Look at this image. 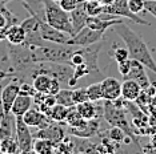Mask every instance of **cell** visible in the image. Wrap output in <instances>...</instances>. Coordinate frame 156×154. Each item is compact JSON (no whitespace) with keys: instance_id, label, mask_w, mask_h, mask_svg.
Masks as SVG:
<instances>
[{"instance_id":"cell-1","label":"cell","mask_w":156,"mask_h":154,"mask_svg":"<svg viewBox=\"0 0 156 154\" xmlns=\"http://www.w3.org/2000/svg\"><path fill=\"white\" fill-rule=\"evenodd\" d=\"M112 28L124 41L126 48L128 49L129 59L140 61L147 69H150L152 72H156V64L154 61V57H152L150 48L147 47V44H145V41L143 38L123 22L119 24H115Z\"/></svg>"},{"instance_id":"cell-2","label":"cell","mask_w":156,"mask_h":154,"mask_svg":"<svg viewBox=\"0 0 156 154\" xmlns=\"http://www.w3.org/2000/svg\"><path fill=\"white\" fill-rule=\"evenodd\" d=\"M44 4V20L49 25L59 31L73 36V28L71 23V15L69 12L64 11L55 0H43Z\"/></svg>"},{"instance_id":"cell-3","label":"cell","mask_w":156,"mask_h":154,"mask_svg":"<svg viewBox=\"0 0 156 154\" xmlns=\"http://www.w3.org/2000/svg\"><path fill=\"white\" fill-rule=\"evenodd\" d=\"M103 116H104L105 121H107L109 125L120 128L131 139H132L135 143H136V145H139L136 136L133 134L132 128H131L129 122H128V120H127L126 112H124L120 106H116V105L113 104V101H107V100H104V106H103Z\"/></svg>"},{"instance_id":"cell-4","label":"cell","mask_w":156,"mask_h":154,"mask_svg":"<svg viewBox=\"0 0 156 154\" xmlns=\"http://www.w3.org/2000/svg\"><path fill=\"white\" fill-rule=\"evenodd\" d=\"M103 12L113 15L116 17H126V19H129V20H132V22L137 23V24L148 25V22H145L144 19H141V17H139L136 13H133L132 11H131L127 0H113L111 4L104 5Z\"/></svg>"},{"instance_id":"cell-5","label":"cell","mask_w":156,"mask_h":154,"mask_svg":"<svg viewBox=\"0 0 156 154\" xmlns=\"http://www.w3.org/2000/svg\"><path fill=\"white\" fill-rule=\"evenodd\" d=\"M105 31H98V29H92L90 27H83L76 35H73L72 37L68 40L67 44L71 45H77V47H88L92 45L98 41L103 40Z\"/></svg>"},{"instance_id":"cell-6","label":"cell","mask_w":156,"mask_h":154,"mask_svg":"<svg viewBox=\"0 0 156 154\" xmlns=\"http://www.w3.org/2000/svg\"><path fill=\"white\" fill-rule=\"evenodd\" d=\"M34 136L30 126L23 121L22 117H16V141L20 153H31L34 149Z\"/></svg>"},{"instance_id":"cell-7","label":"cell","mask_w":156,"mask_h":154,"mask_svg":"<svg viewBox=\"0 0 156 154\" xmlns=\"http://www.w3.org/2000/svg\"><path fill=\"white\" fill-rule=\"evenodd\" d=\"M39 32H40L41 38L45 41H49V43L67 44L71 38V35L56 29L52 25H49L45 20H40V23H39Z\"/></svg>"},{"instance_id":"cell-8","label":"cell","mask_w":156,"mask_h":154,"mask_svg":"<svg viewBox=\"0 0 156 154\" xmlns=\"http://www.w3.org/2000/svg\"><path fill=\"white\" fill-rule=\"evenodd\" d=\"M22 118L30 128L32 126V128H39V129L47 128L48 125H51L52 122H54L47 114H44L43 112L39 109V108H34V106L30 108V109L22 116Z\"/></svg>"},{"instance_id":"cell-9","label":"cell","mask_w":156,"mask_h":154,"mask_svg":"<svg viewBox=\"0 0 156 154\" xmlns=\"http://www.w3.org/2000/svg\"><path fill=\"white\" fill-rule=\"evenodd\" d=\"M103 100L115 101L122 97V82L115 77H103L101 81Z\"/></svg>"},{"instance_id":"cell-10","label":"cell","mask_w":156,"mask_h":154,"mask_svg":"<svg viewBox=\"0 0 156 154\" xmlns=\"http://www.w3.org/2000/svg\"><path fill=\"white\" fill-rule=\"evenodd\" d=\"M144 68L145 66L141 64L140 61L131 59V69L126 76H123V80H126V79L135 80L136 82L140 84V86L143 88V90L147 89L148 86H151V81H150V77H148Z\"/></svg>"},{"instance_id":"cell-11","label":"cell","mask_w":156,"mask_h":154,"mask_svg":"<svg viewBox=\"0 0 156 154\" xmlns=\"http://www.w3.org/2000/svg\"><path fill=\"white\" fill-rule=\"evenodd\" d=\"M63 122H52L51 125H48L47 128H41L39 129L36 134H34V138H44L49 139L56 145L66 137V130L62 126Z\"/></svg>"},{"instance_id":"cell-12","label":"cell","mask_w":156,"mask_h":154,"mask_svg":"<svg viewBox=\"0 0 156 154\" xmlns=\"http://www.w3.org/2000/svg\"><path fill=\"white\" fill-rule=\"evenodd\" d=\"M16 81L17 80H12V81L5 84V85L2 88V93H0V96H2L3 106H4L5 113L11 112L13 101L16 100V97L19 96V93H20V84L16 82Z\"/></svg>"},{"instance_id":"cell-13","label":"cell","mask_w":156,"mask_h":154,"mask_svg":"<svg viewBox=\"0 0 156 154\" xmlns=\"http://www.w3.org/2000/svg\"><path fill=\"white\" fill-rule=\"evenodd\" d=\"M99 126H100V122H99L98 118H92V120H88L87 124L81 128H71L68 126V132L72 136H75L76 138H91L92 136L98 134L99 132Z\"/></svg>"},{"instance_id":"cell-14","label":"cell","mask_w":156,"mask_h":154,"mask_svg":"<svg viewBox=\"0 0 156 154\" xmlns=\"http://www.w3.org/2000/svg\"><path fill=\"white\" fill-rule=\"evenodd\" d=\"M141 93H143V88L135 80L126 79L122 82V99L123 100L132 102V101H136L139 99V96Z\"/></svg>"},{"instance_id":"cell-15","label":"cell","mask_w":156,"mask_h":154,"mask_svg":"<svg viewBox=\"0 0 156 154\" xmlns=\"http://www.w3.org/2000/svg\"><path fill=\"white\" fill-rule=\"evenodd\" d=\"M3 138H16V116L11 112L0 121V139Z\"/></svg>"},{"instance_id":"cell-16","label":"cell","mask_w":156,"mask_h":154,"mask_svg":"<svg viewBox=\"0 0 156 154\" xmlns=\"http://www.w3.org/2000/svg\"><path fill=\"white\" fill-rule=\"evenodd\" d=\"M69 15H71V23H72V28H73V35H76L81 28L87 25L88 15L84 11V0H81L79 5L73 11L69 12Z\"/></svg>"},{"instance_id":"cell-17","label":"cell","mask_w":156,"mask_h":154,"mask_svg":"<svg viewBox=\"0 0 156 154\" xmlns=\"http://www.w3.org/2000/svg\"><path fill=\"white\" fill-rule=\"evenodd\" d=\"M77 112L80 113V116L84 118V120H92V118H98L99 114L101 113L100 110H103V108L98 106V102H94V101H86V102H81L75 105Z\"/></svg>"},{"instance_id":"cell-18","label":"cell","mask_w":156,"mask_h":154,"mask_svg":"<svg viewBox=\"0 0 156 154\" xmlns=\"http://www.w3.org/2000/svg\"><path fill=\"white\" fill-rule=\"evenodd\" d=\"M34 105V100L32 96H27V94H20L16 97V100L13 101L12 108H11V113L15 114L16 117H22L26 112L32 108Z\"/></svg>"},{"instance_id":"cell-19","label":"cell","mask_w":156,"mask_h":154,"mask_svg":"<svg viewBox=\"0 0 156 154\" xmlns=\"http://www.w3.org/2000/svg\"><path fill=\"white\" fill-rule=\"evenodd\" d=\"M122 23L120 19H103L100 16H88L87 17V27L92 28V29H98V31H107L108 28L113 27L115 24Z\"/></svg>"},{"instance_id":"cell-20","label":"cell","mask_w":156,"mask_h":154,"mask_svg":"<svg viewBox=\"0 0 156 154\" xmlns=\"http://www.w3.org/2000/svg\"><path fill=\"white\" fill-rule=\"evenodd\" d=\"M27 33L24 31V28L20 24H13L8 28L7 31V43L8 44H13V45H20L26 41Z\"/></svg>"},{"instance_id":"cell-21","label":"cell","mask_w":156,"mask_h":154,"mask_svg":"<svg viewBox=\"0 0 156 154\" xmlns=\"http://www.w3.org/2000/svg\"><path fill=\"white\" fill-rule=\"evenodd\" d=\"M56 149V145L49 139H44V138H35L34 139V153L37 154H51L54 153Z\"/></svg>"},{"instance_id":"cell-22","label":"cell","mask_w":156,"mask_h":154,"mask_svg":"<svg viewBox=\"0 0 156 154\" xmlns=\"http://www.w3.org/2000/svg\"><path fill=\"white\" fill-rule=\"evenodd\" d=\"M87 121L88 120H84V118L81 117L80 113L76 109V106L73 105V106L69 108V112H68V114H67V118L64 122L71 128H81L87 124Z\"/></svg>"},{"instance_id":"cell-23","label":"cell","mask_w":156,"mask_h":154,"mask_svg":"<svg viewBox=\"0 0 156 154\" xmlns=\"http://www.w3.org/2000/svg\"><path fill=\"white\" fill-rule=\"evenodd\" d=\"M69 108L64 106V105H62V104H55L54 106L49 109L47 116L55 122H64L67 118V114H68V112H69Z\"/></svg>"},{"instance_id":"cell-24","label":"cell","mask_w":156,"mask_h":154,"mask_svg":"<svg viewBox=\"0 0 156 154\" xmlns=\"http://www.w3.org/2000/svg\"><path fill=\"white\" fill-rule=\"evenodd\" d=\"M51 80H52V77H49L48 75H36L32 79V85H34V88L36 92L47 94L48 89H49V84H51Z\"/></svg>"},{"instance_id":"cell-25","label":"cell","mask_w":156,"mask_h":154,"mask_svg":"<svg viewBox=\"0 0 156 154\" xmlns=\"http://www.w3.org/2000/svg\"><path fill=\"white\" fill-rule=\"evenodd\" d=\"M55 99H56V104H62L64 106H73V100H72V89L69 86L67 88H62L58 93L55 94Z\"/></svg>"},{"instance_id":"cell-26","label":"cell","mask_w":156,"mask_h":154,"mask_svg":"<svg viewBox=\"0 0 156 154\" xmlns=\"http://www.w3.org/2000/svg\"><path fill=\"white\" fill-rule=\"evenodd\" d=\"M104 5L99 0H84V11L88 16H98L103 12Z\"/></svg>"},{"instance_id":"cell-27","label":"cell","mask_w":156,"mask_h":154,"mask_svg":"<svg viewBox=\"0 0 156 154\" xmlns=\"http://www.w3.org/2000/svg\"><path fill=\"white\" fill-rule=\"evenodd\" d=\"M108 138L112 139L115 143H122V142H131L132 139H131L128 136L124 133L122 129L118 128V126H112L111 129L108 130Z\"/></svg>"},{"instance_id":"cell-28","label":"cell","mask_w":156,"mask_h":154,"mask_svg":"<svg viewBox=\"0 0 156 154\" xmlns=\"http://www.w3.org/2000/svg\"><path fill=\"white\" fill-rule=\"evenodd\" d=\"M87 94L88 100L94 101V102H99L103 100V93H101V85L100 82H92L87 86Z\"/></svg>"},{"instance_id":"cell-29","label":"cell","mask_w":156,"mask_h":154,"mask_svg":"<svg viewBox=\"0 0 156 154\" xmlns=\"http://www.w3.org/2000/svg\"><path fill=\"white\" fill-rule=\"evenodd\" d=\"M19 152V145H17L16 138H3L0 139V153H17Z\"/></svg>"},{"instance_id":"cell-30","label":"cell","mask_w":156,"mask_h":154,"mask_svg":"<svg viewBox=\"0 0 156 154\" xmlns=\"http://www.w3.org/2000/svg\"><path fill=\"white\" fill-rule=\"evenodd\" d=\"M72 100H73V104H75V105L88 101L87 88H76V89H72Z\"/></svg>"},{"instance_id":"cell-31","label":"cell","mask_w":156,"mask_h":154,"mask_svg":"<svg viewBox=\"0 0 156 154\" xmlns=\"http://www.w3.org/2000/svg\"><path fill=\"white\" fill-rule=\"evenodd\" d=\"M127 3H128L129 9L133 13H136V15L140 13L141 11H145V8H144L145 0H127Z\"/></svg>"},{"instance_id":"cell-32","label":"cell","mask_w":156,"mask_h":154,"mask_svg":"<svg viewBox=\"0 0 156 154\" xmlns=\"http://www.w3.org/2000/svg\"><path fill=\"white\" fill-rule=\"evenodd\" d=\"M112 56L113 59L116 60V62H120V61H124L127 59H129V53H128V49L127 48H115L112 52Z\"/></svg>"},{"instance_id":"cell-33","label":"cell","mask_w":156,"mask_h":154,"mask_svg":"<svg viewBox=\"0 0 156 154\" xmlns=\"http://www.w3.org/2000/svg\"><path fill=\"white\" fill-rule=\"evenodd\" d=\"M80 2L81 0H59L58 3H59V5L64 9V11L71 12V11H73L77 5H79Z\"/></svg>"},{"instance_id":"cell-34","label":"cell","mask_w":156,"mask_h":154,"mask_svg":"<svg viewBox=\"0 0 156 154\" xmlns=\"http://www.w3.org/2000/svg\"><path fill=\"white\" fill-rule=\"evenodd\" d=\"M36 93L35 90L32 82H28V81H22L20 84V94H27V96H34Z\"/></svg>"},{"instance_id":"cell-35","label":"cell","mask_w":156,"mask_h":154,"mask_svg":"<svg viewBox=\"0 0 156 154\" xmlns=\"http://www.w3.org/2000/svg\"><path fill=\"white\" fill-rule=\"evenodd\" d=\"M129 69H131V59H127L124 61L118 62V71L122 76H126L129 72Z\"/></svg>"},{"instance_id":"cell-36","label":"cell","mask_w":156,"mask_h":154,"mask_svg":"<svg viewBox=\"0 0 156 154\" xmlns=\"http://www.w3.org/2000/svg\"><path fill=\"white\" fill-rule=\"evenodd\" d=\"M60 89H62V82H60L58 79H52L51 84H49V89H48L47 94H52V96H55Z\"/></svg>"},{"instance_id":"cell-37","label":"cell","mask_w":156,"mask_h":154,"mask_svg":"<svg viewBox=\"0 0 156 154\" xmlns=\"http://www.w3.org/2000/svg\"><path fill=\"white\" fill-rule=\"evenodd\" d=\"M144 8L148 13H151L154 17H156V0H145Z\"/></svg>"},{"instance_id":"cell-38","label":"cell","mask_w":156,"mask_h":154,"mask_svg":"<svg viewBox=\"0 0 156 154\" xmlns=\"http://www.w3.org/2000/svg\"><path fill=\"white\" fill-rule=\"evenodd\" d=\"M4 27H11V24H9V20L5 15L4 8H0V28H4Z\"/></svg>"},{"instance_id":"cell-39","label":"cell","mask_w":156,"mask_h":154,"mask_svg":"<svg viewBox=\"0 0 156 154\" xmlns=\"http://www.w3.org/2000/svg\"><path fill=\"white\" fill-rule=\"evenodd\" d=\"M0 93H2V89H0ZM5 116V110L4 106H3V101H2V96H0V121L3 120V117Z\"/></svg>"},{"instance_id":"cell-40","label":"cell","mask_w":156,"mask_h":154,"mask_svg":"<svg viewBox=\"0 0 156 154\" xmlns=\"http://www.w3.org/2000/svg\"><path fill=\"white\" fill-rule=\"evenodd\" d=\"M151 146L154 149H156V134L152 136V138H151Z\"/></svg>"},{"instance_id":"cell-41","label":"cell","mask_w":156,"mask_h":154,"mask_svg":"<svg viewBox=\"0 0 156 154\" xmlns=\"http://www.w3.org/2000/svg\"><path fill=\"white\" fill-rule=\"evenodd\" d=\"M99 2H100L103 5H108V4H111L113 0H99Z\"/></svg>"},{"instance_id":"cell-42","label":"cell","mask_w":156,"mask_h":154,"mask_svg":"<svg viewBox=\"0 0 156 154\" xmlns=\"http://www.w3.org/2000/svg\"><path fill=\"white\" fill-rule=\"evenodd\" d=\"M55 2H59V0H55Z\"/></svg>"},{"instance_id":"cell-43","label":"cell","mask_w":156,"mask_h":154,"mask_svg":"<svg viewBox=\"0 0 156 154\" xmlns=\"http://www.w3.org/2000/svg\"><path fill=\"white\" fill-rule=\"evenodd\" d=\"M0 89H2V88H0Z\"/></svg>"}]
</instances>
